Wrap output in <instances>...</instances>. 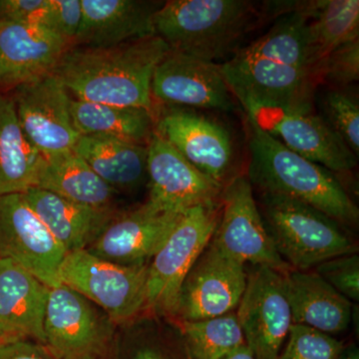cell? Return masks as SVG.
Listing matches in <instances>:
<instances>
[{"instance_id": "6da1fadb", "label": "cell", "mask_w": 359, "mask_h": 359, "mask_svg": "<svg viewBox=\"0 0 359 359\" xmlns=\"http://www.w3.org/2000/svg\"><path fill=\"white\" fill-rule=\"evenodd\" d=\"M219 66L231 95L245 111L311 109L316 62L308 16L297 4L289 7L266 34Z\"/></svg>"}, {"instance_id": "7a4b0ae2", "label": "cell", "mask_w": 359, "mask_h": 359, "mask_svg": "<svg viewBox=\"0 0 359 359\" xmlns=\"http://www.w3.org/2000/svg\"><path fill=\"white\" fill-rule=\"evenodd\" d=\"M169 50L157 35L108 47L72 46L53 73L77 100L152 110L153 75Z\"/></svg>"}, {"instance_id": "3957f363", "label": "cell", "mask_w": 359, "mask_h": 359, "mask_svg": "<svg viewBox=\"0 0 359 359\" xmlns=\"http://www.w3.org/2000/svg\"><path fill=\"white\" fill-rule=\"evenodd\" d=\"M247 124L252 187L311 205L341 226H358V207L334 173L292 152L248 116Z\"/></svg>"}, {"instance_id": "277c9868", "label": "cell", "mask_w": 359, "mask_h": 359, "mask_svg": "<svg viewBox=\"0 0 359 359\" xmlns=\"http://www.w3.org/2000/svg\"><path fill=\"white\" fill-rule=\"evenodd\" d=\"M259 20L245 0H172L153 16L155 35L171 50L215 62L226 57Z\"/></svg>"}, {"instance_id": "5b68a950", "label": "cell", "mask_w": 359, "mask_h": 359, "mask_svg": "<svg viewBox=\"0 0 359 359\" xmlns=\"http://www.w3.org/2000/svg\"><path fill=\"white\" fill-rule=\"evenodd\" d=\"M259 209L276 252L292 269L311 271L328 259L358 252L341 224L311 205L261 192Z\"/></svg>"}, {"instance_id": "8992f818", "label": "cell", "mask_w": 359, "mask_h": 359, "mask_svg": "<svg viewBox=\"0 0 359 359\" xmlns=\"http://www.w3.org/2000/svg\"><path fill=\"white\" fill-rule=\"evenodd\" d=\"M219 209V201L196 205L183 212L148 264L149 308L173 316L187 275L214 236Z\"/></svg>"}, {"instance_id": "52a82bcc", "label": "cell", "mask_w": 359, "mask_h": 359, "mask_svg": "<svg viewBox=\"0 0 359 359\" xmlns=\"http://www.w3.org/2000/svg\"><path fill=\"white\" fill-rule=\"evenodd\" d=\"M148 264L123 266L87 250L68 252L59 282L94 302L116 321L128 320L147 308Z\"/></svg>"}, {"instance_id": "ba28073f", "label": "cell", "mask_w": 359, "mask_h": 359, "mask_svg": "<svg viewBox=\"0 0 359 359\" xmlns=\"http://www.w3.org/2000/svg\"><path fill=\"white\" fill-rule=\"evenodd\" d=\"M219 205L212 244L243 264L268 266L282 273L292 269L276 252L247 176L233 177L224 184Z\"/></svg>"}, {"instance_id": "9c48e42d", "label": "cell", "mask_w": 359, "mask_h": 359, "mask_svg": "<svg viewBox=\"0 0 359 359\" xmlns=\"http://www.w3.org/2000/svg\"><path fill=\"white\" fill-rule=\"evenodd\" d=\"M237 309L245 344L257 358L278 359L294 325L283 273L255 266Z\"/></svg>"}, {"instance_id": "30bf717a", "label": "cell", "mask_w": 359, "mask_h": 359, "mask_svg": "<svg viewBox=\"0 0 359 359\" xmlns=\"http://www.w3.org/2000/svg\"><path fill=\"white\" fill-rule=\"evenodd\" d=\"M21 128L45 158L72 152L79 138L71 118L72 98L54 73L13 90Z\"/></svg>"}, {"instance_id": "8fae6325", "label": "cell", "mask_w": 359, "mask_h": 359, "mask_svg": "<svg viewBox=\"0 0 359 359\" xmlns=\"http://www.w3.org/2000/svg\"><path fill=\"white\" fill-rule=\"evenodd\" d=\"M247 278L245 264L224 254L211 240L182 285L173 316L184 323L231 313L242 299Z\"/></svg>"}, {"instance_id": "7c38bea8", "label": "cell", "mask_w": 359, "mask_h": 359, "mask_svg": "<svg viewBox=\"0 0 359 359\" xmlns=\"http://www.w3.org/2000/svg\"><path fill=\"white\" fill-rule=\"evenodd\" d=\"M66 255L23 194L0 197V259L15 262L53 287L60 283L59 271Z\"/></svg>"}, {"instance_id": "4fadbf2b", "label": "cell", "mask_w": 359, "mask_h": 359, "mask_svg": "<svg viewBox=\"0 0 359 359\" xmlns=\"http://www.w3.org/2000/svg\"><path fill=\"white\" fill-rule=\"evenodd\" d=\"M245 112L285 147L332 173H344L356 166L355 155L313 109L255 107Z\"/></svg>"}, {"instance_id": "5bb4252c", "label": "cell", "mask_w": 359, "mask_h": 359, "mask_svg": "<svg viewBox=\"0 0 359 359\" xmlns=\"http://www.w3.org/2000/svg\"><path fill=\"white\" fill-rule=\"evenodd\" d=\"M108 330L91 302L68 285L49 290L44 344L59 359H97L105 349Z\"/></svg>"}, {"instance_id": "9a60e30c", "label": "cell", "mask_w": 359, "mask_h": 359, "mask_svg": "<svg viewBox=\"0 0 359 359\" xmlns=\"http://www.w3.org/2000/svg\"><path fill=\"white\" fill-rule=\"evenodd\" d=\"M148 202L168 212L219 202L223 187L202 173L159 134L147 144Z\"/></svg>"}, {"instance_id": "2e32d148", "label": "cell", "mask_w": 359, "mask_h": 359, "mask_svg": "<svg viewBox=\"0 0 359 359\" xmlns=\"http://www.w3.org/2000/svg\"><path fill=\"white\" fill-rule=\"evenodd\" d=\"M151 93L153 100L169 105L222 111L235 107L221 66L171 49L156 67Z\"/></svg>"}, {"instance_id": "e0dca14e", "label": "cell", "mask_w": 359, "mask_h": 359, "mask_svg": "<svg viewBox=\"0 0 359 359\" xmlns=\"http://www.w3.org/2000/svg\"><path fill=\"white\" fill-rule=\"evenodd\" d=\"M183 212L164 211L147 201L131 211L117 212L86 250L123 266L149 264Z\"/></svg>"}, {"instance_id": "ac0fdd59", "label": "cell", "mask_w": 359, "mask_h": 359, "mask_svg": "<svg viewBox=\"0 0 359 359\" xmlns=\"http://www.w3.org/2000/svg\"><path fill=\"white\" fill-rule=\"evenodd\" d=\"M71 47L44 26L0 20V91L53 73Z\"/></svg>"}, {"instance_id": "d6986e66", "label": "cell", "mask_w": 359, "mask_h": 359, "mask_svg": "<svg viewBox=\"0 0 359 359\" xmlns=\"http://www.w3.org/2000/svg\"><path fill=\"white\" fill-rule=\"evenodd\" d=\"M155 131L202 173L219 185L226 184L233 145L222 125L191 111L168 110L158 118Z\"/></svg>"}, {"instance_id": "ffe728a7", "label": "cell", "mask_w": 359, "mask_h": 359, "mask_svg": "<svg viewBox=\"0 0 359 359\" xmlns=\"http://www.w3.org/2000/svg\"><path fill=\"white\" fill-rule=\"evenodd\" d=\"M49 290L25 268L0 259V340L27 339L44 344Z\"/></svg>"}, {"instance_id": "44dd1931", "label": "cell", "mask_w": 359, "mask_h": 359, "mask_svg": "<svg viewBox=\"0 0 359 359\" xmlns=\"http://www.w3.org/2000/svg\"><path fill=\"white\" fill-rule=\"evenodd\" d=\"M82 21L73 46L108 47L155 35L153 16L163 4L81 0Z\"/></svg>"}, {"instance_id": "7402d4cb", "label": "cell", "mask_w": 359, "mask_h": 359, "mask_svg": "<svg viewBox=\"0 0 359 359\" xmlns=\"http://www.w3.org/2000/svg\"><path fill=\"white\" fill-rule=\"evenodd\" d=\"M283 282L294 325L330 335L340 334L351 325L353 302L316 271L290 269L283 273Z\"/></svg>"}, {"instance_id": "603a6c76", "label": "cell", "mask_w": 359, "mask_h": 359, "mask_svg": "<svg viewBox=\"0 0 359 359\" xmlns=\"http://www.w3.org/2000/svg\"><path fill=\"white\" fill-rule=\"evenodd\" d=\"M23 195L67 254L86 250L118 212L76 204L37 187Z\"/></svg>"}, {"instance_id": "cb8c5ba5", "label": "cell", "mask_w": 359, "mask_h": 359, "mask_svg": "<svg viewBox=\"0 0 359 359\" xmlns=\"http://www.w3.org/2000/svg\"><path fill=\"white\" fill-rule=\"evenodd\" d=\"M73 152L116 192H133L147 179V146L80 135Z\"/></svg>"}, {"instance_id": "d4e9b609", "label": "cell", "mask_w": 359, "mask_h": 359, "mask_svg": "<svg viewBox=\"0 0 359 359\" xmlns=\"http://www.w3.org/2000/svg\"><path fill=\"white\" fill-rule=\"evenodd\" d=\"M42 161L21 128L13 98L0 91V197L35 188Z\"/></svg>"}, {"instance_id": "484cf974", "label": "cell", "mask_w": 359, "mask_h": 359, "mask_svg": "<svg viewBox=\"0 0 359 359\" xmlns=\"http://www.w3.org/2000/svg\"><path fill=\"white\" fill-rule=\"evenodd\" d=\"M37 188L97 210L116 211L117 192L74 152L42 161Z\"/></svg>"}, {"instance_id": "4316f807", "label": "cell", "mask_w": 359, "mask_h": 359, "mask_svg": "<svg viewBox=\"0 0 359 359\" xmlns=\"http://www.w3.org/2000/svg\"><path fill=\"white\" fill-rule=\"evenodd\" d=\"M71 118L78 134L101 136L147 146L155 133L152 110L119 107L73 99Z\"/></svg>"}, {"instance_id": "83f0119b", "label": "cell", "mask_w": 359, "mask_h": 359, "mask_svg": "<svg viewBox=\"0 0 359 359\" xmlns=\"http://www.w3.org/2000/svg\"><path fill=\"white\" fill-rule=\"evenodd\" d=\"M299 4V8L308 16L316 69L330 52L358 39V0H316Z\"/></svg>"}, {"instance_id": "f1b7e54d", "label": "cell", "mask_w": 359, "mask_h": 359, "mask_svg": "<svg viewBox=\"0 0 359 359\" xmlns=\"http://www.w3.org/2000/svg\"><path fill=\"white\" fill-rule=\"evenodd\" d=\"M182 325L190 359H222L245 344L235 311L218 318L184 321Z\"/></svg>"}, {"instance_id": "f546056e", "label": "cell", "mask_w": 359, "mask_h": 359, "mask_svg": "<svg viewBox=\"0 0 359 359\" xmlns=\"http://www.w3.org/2000/svg\"><path fill=\"white\" fill-rule=\"evenodd\" d=\"M323 120L347 148L358 155L359 106L353 97L339 90H332L323 99Z\"/></svg>"}, {"instance_id": "4dcf8cb0", "label": "cell", "mask_w": 359, "mask_h": 359, "mask_svg": "<svg viewBox=\"0 0 359 359\" xmlns=\"http://www.w3.org/2000/svg\"><path fill=\"white\" fill-rule=\"evenodd\" d=\"M342 342L306 325H292L278 359H339Z\"/></svg>"}, {"instance_id": "1f68e13d", "label": "cell", "mask_w": 359, "mask_h": 359, "mask_svg": "<svg viewBox=\"0 0 359 359\" xmlns=\"http://www.w3.org/2000/svg\"><path fill=\"white\" fill-rule=\"evenodd\" d=\"M316 79L321 78L330 83L348 85L359 78L358 39L341 45L325 56L316 69Z\"/></svg>"}, {"instance_id": "d6a6232c", "label": "cell", "mask_w": 359, "mask_h": 359, "mask_svg": "<svg viewBox=\"0 0 359 359\" xmlns=\"http://www.w3.org/2000/svg\"><path fill=\"white\" fill-rule=\"evenodd\" d=\"M316 273L351 302L359 301V257L346 255L318 264Z\"/></svg>"}, {"instance_id": "836d02e7", "label": "cell", "mask_w": 359, "mask_h": 359, "mask_svg": "<svg viewBox=\"0 0 359 359\" xmlns=\"http://www.w3.org/2000/svg\"><path fill=\"white\" fill-rule=\"evenodd\" d=\"M82 21L81 0H51L45 27L74 43Z\"/></svg>"}, {"instance_id": "e575fe53", "label": "cell", "mask_w": 359, "mask_h": 359, "mask_svg": "<svg viewBox=\"0 0 359 359\" xmlns=\"http://www.w3.org/2000/svg\"><path fill=\"white\" fill-rule=\"evenodd\" d=\"M51 0H0V20L45 27Z\"/></svg>"}, {"instance_id": "d590c367", "label": "cell", "mask_w": 359, "mask_h": 359, "mask_svg": "<svg viewBox=\"0 0 359 359\" xmlns=\"http://www.w3.org/2000/svg\"><path fill=\"white\" fill-rule=\"evenodd\" d=\"M0 359H59L45 344L18 339L0 342Z\"/></svg>"}, {"instance_id": "8d00e7d4", "label": "cell", "mask_w": 359, "mask_h": 359, "mask_svg": "<svg viewBox=\"0 0 359 359\" xmlns=\"http://www.w3.org/2000/svg\"><path fill=\"white\" fill-rule=\"evenodd\" d=\"M222 359H257V356L255 355L254 353L248 347L247 344L241 346L237 351H233V353L228 354Z\"/></svg>"}, {"instance_id": "74e56055", "label": "cell", "mask_w": 359, "mask_h": 359, "mask_svg": "<svg viewBox=\"0 0 359 359\" xmlns=\"http://www.w3.org/2000/svg\"><path fill=\"white\" fill-rule=\"evenodd\" d=\"M339 359H359V351L356 346H351L344 348Z\"/></svg>"}, {"instance_id": "f35d334b", "label": "cell", "mask_w": 359, "mask_h": 359, "mask_svg": "<svg viewBox=\"0 0 359 359\" xmlns=\"http://www.w3.org/2000/svg\"><path fill=\"white\" fill-rule=\"evenodd\" d=\"M0 342H2L1 340H0Z\"/></svg>"}]
</instances>
